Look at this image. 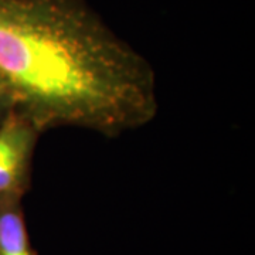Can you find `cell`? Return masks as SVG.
Wrapping results in <instances>:
<instances>
[{"label": "cell", "mask_w": 255, "mask_h": 255, "mask_svg": "<svg viewBox=\"0 0 255 255\" xmlns=\"http://www.w3.org/2000/svg\"><path fill=\"white\" fill-rule=\"evenodd\" d=\"M0 90L43 133L117 137L159 111L153 67L88 0H0Z\"/></svg>", "instance_id": "1"}, {"label": "cell", "mask_w": 255, "mask_h": 255, "mask_svg": "<svg viewBox=\"0 0 255 255\" xmlns=\"http://www.w3.org/2000/svg\"><path fill=\"white\" fill-rule=\"evenodd\" d=\"M43 132L14 110L0 124V197H23L31 186L33 160Z\"/></svg>", "instance_id": "2"}, {"label": "cell", "mask_w": 255, "mask_h": 255, "mask_svg": "<svg viewBox=\"0 0 255 255\" xmlns=\"http://www.w3.org/2000/svg\"><path fill=\"white\" fill-rule=\"evenodd\" d=\"M0 255H37L28 236L23 197H0Z\"/></svg>", "instance_id": "3"}, {"label": "cell", "mask_w": 255, "mask_h": 255, "mask_svg": "<svg viewBox=\"0 0 255 255\" xmlns=\"http://www.w3.org/2000/svg\"><path fill=\"white\" fill-rule=\"evenodd\" d=\"M13 110V104L10 98L0 90V124L3 122V119L9 115L10 111Z\"/></svg>", "instance_id": "4"}]
</instances>
